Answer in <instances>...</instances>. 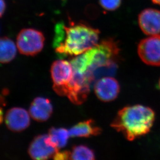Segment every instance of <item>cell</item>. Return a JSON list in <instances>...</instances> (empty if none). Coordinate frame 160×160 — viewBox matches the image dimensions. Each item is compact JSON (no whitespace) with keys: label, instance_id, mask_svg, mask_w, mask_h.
I'll return each mask as SVG.
<instances>
[{"label":"cell","instance_id":"5bb4252c","mask_svg":"<svg viewBox=\"0 0 160 160\" xmlns=\"http://www.w3.org/2000/svg\"><path fill=\"white\" fill-rule=\"evenodd\" d=\"M17 49L14 42L6 36L0 40V61L2 63H7L15 58Z\"/></svg>","mask_w":160,"mask_h":160},{"label":"cell","instance_id":"7a4b0ae2","mask_svg":"<svg viewBox=\"0 0 160 160\" xmlns=\"http://www.w3.org/2000/svg\"><path fill=\"white\" fill-rule=\"evenodd\" d=\"M119 53L116 41L107 38L84 53L76 56L70 62L74 71L86 75L93 81L94 72L98 68H116Z\"/></svg>","mask_w":160,"mask_h":160},{"label":"cell","instance_id":"2e32d148","mask_svg":"<svg viewBox=\"0 0 160 160\" xmlns=\"http://www.w3.org/2000/svg\"><path fill=\"white\" fill-rule=\"evenodd\" d=\"M101 6L107 11H113L119 8L121 0H99Z\"/></svg>","mask_w":160,"mask_h":160},{"label":"cell","instance_id":"8fae6325","mask_svg":"<svg viewBox=\"0 0 160 160\" xmlns=\"http://www.w3.org/2000/svg\"><path fill=\"white\" fill-rule=\"evenodd\" d=\"M52 112V106L47 98L38 97L31 104L29 114L33 119L39 122L45 121L50 118Z\"/></svg>","mask_w":160,"mask_h":160},{"label":"cell","instance_id":"9a60e30c","mask_svg":"<svg viewBox=\"0 0 160 160\" xmlns=\"http://www.w3.org/2000/svg\"><path fill=\"white\" fill-rule=\"evenodd\" d=\"M70 160H95V155L93 151L88 147L79 145L72 148L70 153Z\"/></svg>","mask_w":160,"mask_h":160},{"label":"cell","instance_id":"ac0fdd59","mask_svg":"<svg viewBox=\"0 0 160 160\" xmlns=\"http://www.w3.org/2000/svg\"><path fill=\"white\" fill-rule=\"evenodd\" d=\"M6 8V3L4 0H1V17H2Z\"/></svg>","mask_w":160,"mask_h":160},{"label":"cell","instance_id":"4fadbf2b","mask_svg":"<svg viewBox=\"0 0 160 160\" xmlns=\"http://www.w3.org/2000/svg\"><path fill=\"white\" fill-rule=\"evenodd\" d=\"M69 137L68 131L65 128H52L49 130L46 141L49 145L59 150L66 146Z\"/></svg>","mask_w":160,"mask_h":160},{"label":"cell","instance_id":"9c48e42d","mask_svg":"<svg viewBox=\"0 0 160 160\" xmlns=\"http://www.w3.org/2000/svg\"><path fill=\"white\" fill-rule=\"evenodd\" d=\"M138 23L142 32L147 35L160 34V11L154 8H147L138 16Z\"/></svg>","mask_w":160,"mask_h":160},{"label":"cell","instance_id":"8992f818","mask_svg":"<svg viewBox=\"0 0 160 160\" xmlns=\"http://www.w3.org/2000/svg\"><path fill=\"white\" fill-rule=\"evenodd\" d=\"M138 54L147 65L160 67V35L142 39L138 45Z\"/></svg>","mask_w":160,"mask_h":160},{"label":"cell","instance_id":"6da1fadb","mask_svg":"<svg viewBox=\"0 0 160 160\" xmlns=\"http://www.w3.org/2000/svg\"><path fill=\"white\" fill-rule=\"evenodd\" d=\"M100 31L83 23H58L53 47L59 56H78L98 43Z\"/></svg>","mask_w":160,"mask_h":160},{"label":"cell","instance_id":"7c38bea8","mask_svg":"<svg viewBox=\"0 0 160 160\" xmlns=\"http://www.w3.org/2000/svg\"><path fill=\"white\" fill-rule=\"evenodd\" d=\"M102 130L95 125L92 119L79 123L68 130L70 137H84L97 136L101 133Z\"/></svg>","mask_w":160,"mask_h":160},{"label":"cell","instance_id":"3957f363","mask_svg":"<svg viewBox=\"0 0 160 160\" xmlns=\"http://www.w3.org/2000/svg\"><path fill=\"white\" fill-rule=\"evenodd\" d=\"M155 117L154 111L149 107L141 105L127 106L119 111L111 127L127 140L134 141L149 132Z\"/></svg>","mask_w":160,"mask_h":160},{"label":"cell","instance_id":"ba28073f","mask_svg":"<svg viewBox=\"0 0 160 160\" xmlns=\"http://www.w3.org/2000/svg\"><path fill=\"white\" fill-rule=\"evenodd\" d=\"M94 88L97 97L104 102L115 100L119 95L120 90L118 81L112 77L100 79L95 83Z\"/></svg>","mask_w":160,"mask_h":160},{"label":"cell","instance_id":"5b68a950","mask_svg":"<svg viewBox=\"0 0 160 160\" xmlns=\"http://www.w3.org/2000/svg\"><path fill=\"white\" fill-rule=\"evenodd\" d=\"M50 72L54 91L58 95L65 96L67 88L73 75L71 62L63 60L56 61L52 64Z\"/></svg>","mask_w":160,"mask_h":160},{"label":"cell","instance_id":"e0dca14e","mask_svg":"<svg viewBox=\"0 0 160 160\" xmlns=\"http://www.w3.org/2000/svg\"><path fill=\"white\" fill-rule=\"evenodd\" d=\"M70 153L71 151H64L59 152L56 153L53 159L56 160H70Z\"/></svg>","mask_w":160,"mask_h":160},{"label":"cell","instance_id":"ffe728a7","mask_svg":"<svg viewBox=\"0 0 160 160\" xmlns=\"http://www.w3.org/2000/svg\"><path fill=\"white\" fill-rule=\"evenodd\" d=\"M159 88H160V80H159Z\"/></svg>","mask_w":160,"mask_h":160},{"label":"cell","instance_id":"30bf717a","mask_svg":"<svg viewBox=\"0 0 160 160\" xmlns=\"http://www.w3.org/2000/svg\"><path fill=\"white\" fill-rule=\"evenodd\" d=\"M30 114L24 109L14 107L6 112L5 122L9 130L21 132L29 127L30 122Z\"/></svg>","mask_w":160,"mask_h":160},{"label":"cell","instance_id":"52a82bcc","mask_svg":"<svg viewBox=\"0 0 160 160\" xmlns=\"http://www.w3.org/2000/svg\"><path fill=\"white\" fill-rule=\"evenodd\" d=\"M47 135L36 136L29 146V156L34 160H47L53 158L59 149L49 145L46 141Z\"/></svg>","mask_w":160,"mask_h":160},{"label":"cell","instance_id":"277c9868","mask_svg":"<svg viewBox=\"0 0 160 160\" xmlns=\"http://www.w3.org/2000/svg\"><path fill=\"white\" fill-rule=\"evenodd\" d=\"M45 38L39 31L31 28L22 29L17 37V46L20 53L26 56H34L44 47Z\"/></svg>","mask_w":160,"mask_h":160},{"label":"cell","instance_id":"d6986e66","mask_svg":"<svg viewBox=\"0 0 160 160\" xmlns=\"http://www.w3.org/2000/svg\"><path fill=\"white\" fill-rule=\"evenodd\" d=\"M151 1H152L153 3H154V4L160 5V0H151Z\"/></svg>","mask_w":160,"mask_h":160}]
</instances>
